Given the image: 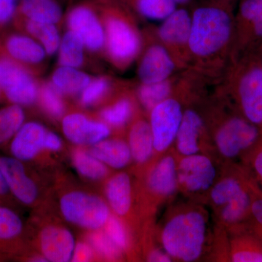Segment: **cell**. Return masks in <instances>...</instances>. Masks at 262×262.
<instances>
[{"label": "cell", "instance_id": "6da1fadb", "mask_svg": "<svg viewBox=\"0 0 262 262\" xmlns=\"http://www.w3.org/2000/svg\"><path fill=\"white\" fill-rule=\"evenodd\" d=\"M232 35L230 15L222 7L198 8L192 16L189 49L190 61L204 67L223 57Z\"/></svg>", "mask_w": 262, "mask_h": 262}, {"label": "cell", "instance_id": "7a4b0ae2", "mask_svg": "<svg viewBox=\"0 0 262 262\" xmlns=\"http://www.w3.org/2000/svg\"><path fill=\"white\" fill-rule=\"evenodd\" d=\"M104 27L105 48L115 67L123 69L139 55L141 39L126 6L120 0H93Z\"/></svg>", "mask_w": 262, "mask_h": 262}, {"label": "cell", "instance_id": "3957f363", "mask_svg": "<svg viewBox=\"0 0 262 262\" xmlns=\"http://www.w3.org/2000/svg\"><path fill=\"white\" fill-rule=\"evenodd\" d=\"M206 223L198 211L180 213L164 227L161 239L164 250L179 261H195L201 256L206 239Z\"/></svg>", "mask_w": 262, "mask_h": 262}, {"label": "cell", "instance_id": "277c9868", "mask_svg": "<svg viewBox=\"0 0 262 262\" xmlns=\"http://www.w3.org/2000/svg\"><path fill=\"white\" fill-rule=\"evenodd\" d=\"M59 209L67 222L88 231L103 229L112 213L102 198L76 189L62 194Z\"/></svg>", "mask_w": 262, "mask_h": 262}, {"label": "cell", "instance_id": "5b68a950", "mask_svg": "<svg viewBox=\"0 0 262 262\" xmlns=\"http://www.w3.org/2000/svg\"><path fill=\"white\" fill-rule=\"evenodd\" d=\"M0 89L3 98L20 106L37 102L39 86L29 68L0 51Z\"/></svg>", "mask_w": 262, "mask_h": 262}, {"label": "cell", "instance_id": "8992f818", "mask_svg": "<svg viewBox=\"0 0 262 262\" xmlns=\"http://www.w3.org/2000/svg\"><path fill=\"white\" fill-rule=\"evenodd\" d=\"M62 148L60 136L35 121L24 122L9 143L10 156L24 163L32 161L43 151L58 152Z\"/></svg>", "mask_w": 262, "mask_h": 262}, {"label": "cell", "instance_id": "52a82bcc", "mask_svg": "<svg viewBox=\"0 0 262 262\" xmlns=\"http://www.w3.org/2000/svg\"><path fill=\"white\" fill-rule=\"evenodd\" d=\"M69 30L75 34L91 52L105 48L104 27L94 2H83L73 7L67 17Z\"/></svg>", "mask_w": 262, "mask_h": 262}, {"label": "cell", "instance_id": "ba28073f", "mask_svg": "<svg viewBox=\"0 0 262 262\" xmlns=\"http://www.w3.org/2000/svg\"><path fill=\"white\" fill-rule=\"evenodd\" d=\"M192 17L186 10L176 9L164 19L158 30L160 42L168 50L177 66L190 62L189 42Z\"/></svg>", "mask_w": 262, "mask_h": 262}, {"label": "cell", "instance_id": "9c48e42d", "mask_svg": "<svg viewBox=\"0 0 262 262\" xmlns=\"http://www.w3.org/2000/svg\"><path fill=\"white\" fill-rule=\"evenodd\" d=\"M212 201L222 208L221 215L228 224L237 223L251 209V196L238 179L226 178L212 188Z\"/></svg>", "mask_w": 262, "mask_h": 262}, {"label": "cell", "instance_id": "30bf717a", "mask_svg": "<svg viewBox=\"0 0 262 262\" xmlns=\"http://www.w3.org/2000/svg\"><path fill=\"white\" fill-rule=\"evenodd\" d=\"M150 127L155 151L162 152L176 140L183 115L182 105L173 98H168L150 111Z\"/></svg>", "mask_w": 262, "mask_h": 262}, {"label": "cell", "instance_id": "8fae6325", "mask_svg": "<svg viewBox=\"0 0 262 262\" xmlns=\"http://www.w3.org/2000/svg\"><path fill=\"white\" fill-rule=\"evenodd\" d=\"M258 130L254 124L238 117L222 124L215 134V144L226 158H235L257 140Z\"/></svg>", "mask_w": 262, "mask_h": 262}, {"label": "cell", "instance_id": "7c38bea8", "mask_svg": "<svg viewBox=\"0 0 262 262\" xmlns=\"http://www.w3.org/2000/svg\"><path fill=\"white\" fill-rule=\"evenodd\" d=\"M0 170L15 201L29 207L37 204L39 187L24 162L12 156H0Z\"/></svg>", "mask_w": 262, "mask_h": 262}, {"label": "cell", "instance_id": "4fadbf2b", "mask_svg": "<svg viewBox=\"0 0 262 262\" xmlns=\"http://www.w3.org/2000/svg\"><path fill=\"white\" fill-rule=\"evenodd\" d=\"M61 127L67 140L77 146L94 145L111 134V127L105 122L80 113L64 115L61 119Z\"/></svg>", "mask_w": 262, "mask_h": 262}, {"label": "cell", "instance_id": "5bb4252c", "mask_svg": "<svg viewBox=\"0 0 262 262\" xmlns=\"http://www.w3.org/2000/svg\"><path fill=\"white\" fill-rule=\"evenodd\" d=\"M215 169L206 156L196 154L184 156L177 166L178 182L192 192H202L213 185Z\"/></svg>", "mask_w": 262, "mask_h": 262}, {"label": "cell", "instance_id": "9a60e30c", "mask_svg": "<svg viewBox=\"0 0 262 262\" xmlns=\"http://www.w3.org/2000/svg\"><path fill=\"white\" fill-rule=\"evenodd\" d=\"M38 246L41 254L51 262H67L72 260L75 247L73 234L64 226L48 224L38 234Z\"/></svg>", "mask_w": 262, "mask_h": 262}, {"label": "cell", "instance_id": "2e32d148", "mask_svg": "<svg viewBox=\"0 0 262 262\" xmlns=\"http://www.w3.org/2000/svg\"><path fill=\"white\" fill-rule=\"evenodd\" d=\"M177 67L168 50L161 43H157L144 52L138 67V76L141 83L162 82L169 79Z\"/></svg>", "mask_w": 262, "mask_h": 262}, {"label": "cell", "instance_id": "e0dca14e", "mask_svg": "<svg viewBox=\"0 0 262 262\" xmlns=\"http://www.w3.org/2000/svg\"><path fill=\"white\" fill-rule=\"evenodd\" d=\"M0 51L28 68L44 61L47 53L42 46L26 33H11L0 42Z\"/></svg>", "mask_w": 262, "mask_h": 262}, {"label": "cell", "instance_id": "ac0fdd59", "mask_svg": "<svg viewBox=\"0 0 262 262\" xmlns=\"http://www.w3.org/2000/svg\"><path fill=\"white\" fill-rule=\"evenodd\" d=\"M238 94L241 106L248 121L262 123V69L255 68L239 81Z\"/></svg>", "mask_w": 262, "mask_h": 262}, {"label": "cell", "instance_id": "d6986e66", "mask_svg": "<svg viewBox=\"0 0 262 262\" xmlns=\"http://www.w3.org/2000/svg\"><path fill=\"white\" fill-rule=\"evenodd\" d=\"M105 196L113 213L120 218L128 214L132 206V185L128 174L117 173L108 179Z\"/></svg>", "mask_w": 262, "mask_h": 262}, {"label": "cell", "instance_id": "ffe728a7", "mask_svg": "<svg viewBox=\"0 0 262 262\" xmlns=\"http://www.w3.org/2000/svg\"><path fill=\"white\" fill-rule=\"evenodd\" d=\"M63 11L57 0H20L14 18L57 24Z\"/></svg>", "mask_w": 262, "mask_h": 262}, {"label": "cell", "instance_id": "44dd1931", "mask_svg": "<svg viewBox=\"0 0 262 262\" xmlns=\"http://www.w3.org/2000/svg\"><path fill=\"white\" fill-rule=\"evenodd\" d=\"M177 166L173 157L166 156L157 163L147 179V185L156 195L167 196L175 192L178 184Z\"/></svg>", "mask_w": 262, "mask_h": 262}, {"label": "cell", "instance_id": "7402d4cb", "mask_svg": "<svg viewBox=\"0 0 262 262\" xmlns=\"http://www.w3.org/2000/svg\"><path fill=\"white\" fill-rule=\"evenodd\" d=\"M89 151L112 168H125L132 159L128 144L120 139H103L90 146Z\"/></svg>", "mask_w": 262, "mask_h": 262}, {"label": "cell", "instance_id": "603a6c76", "mask_svg": "<svg viewBox=\"0 0 262 262\" xmlns=\"http://www.w3.org/2000/svg\"><path fill=\"white\" fill-rule=\"evenodd\" d=\"M24 231L23 221L9 206L0 205V253L15 251Z\"/></svg>", "mask_w": 262, "mask_h": 262}, {"label": "cell", "instance_id": "cb8c5ba5", "mask_svg": "<svg viewBox=\"0 0 262 262\" xmlns=\"http://www.w3.org/2000/svg\"><path fill=\"white\" fill-rule=\"evenodd\" d=\"M203 127V120L198 113L192 110L184 112L176 138L179 153L188 156L198 152L200 136Z\"/></svg>", "mask_w": 262, "mask_h": 262}, {"label": "cell", "instance_id": "d4e9b609", "mask_svg": "<svg viewBox=\"0 0 262 262\" xmlns=\"http://www.w3.org/2000/svg\"><path fill=\"white\" fill-rule=\"evenodd\" d=\"M131 156L136 163H146L155 150L154 139L149 122L144 120H136L131 126L128 135Z\"/></svg>", "mask_w": 262, "mask_h": 262}, {"label": "cell", "instance_id": "484cf974", "mask_svg": "<svg viewBox=\"0 0 262 262\" xmlns=\"http://www.w3.org/2000/svg\"><path fill=\"white\" fill-rule=\"evenodd\" d=\"M13 20L20 24L24 33L34 38L42 46L47 55L52 56L58 52L61 37L56 24L20 18H14Z\"/></svg>", "mask_w": 262, "mask_h": 262}, {"label": "cell", "instance_id": "4316f807", "mask_svg": "<svg viewBox=\"0 0 262 262\" xmlns=\"http://www.w3.org/2000/svg\"><path fill=\"white\" fill-rule=\"evenodd\" d=\"M91 80V77L79 69L60 66L52 75L51 82L62 94L75 96L80 94Z\"/></svg>", "mask_w": 262, "mask_h": 262}, {"label": "cell", "instance_id": "83f0119b", "mask_svg": "<svg viewBox=\"0 0 262 262\" xmlns=\"http://www.w3.org/2000/svg\"><path fill=\"white\" fill-rule=\"evenodd\" d=\"M72 163L77 173L88 180L98 182L107 177V166L89 150L83 149V146H78L72 151Z\"/></svg>", "mask_w": 262, "mask_h": 262}, {"label": "cell", "instance_id": "f1b7e54d", "mask_svg": "<svg viewBox=\"0 0 262 262\" xmlns=\"http://www.w3.org/2000/svg\"><path fill=\"white\" fill-rule=\"evenodd\" d=\"M146 19L163 20L176 10L175 0H120Z\"/></svg>", "mask_w": 262, "mask_h": 262}, {"label": "cell", "instance_id": "f546056e", "mask_svg": "<svg viewBox=\"0 0 262 262\" xmlns=\"http://www.w3.org/2000/svg\"><path fill=\"white\" fill-rule=\"evenodd\" d=\"M85 49L80 38L68 30L61 38L58 48L59 66L80 68L83 64Z\"/></svg>", "mask_w": 262, "mask_h": 262}, {"label": "cell", "instance_id": "4dcf8cb0", "mask_svg": "<svg viewBox=\"0 0 262 262\" xmlns=\"http://www.w3.org/2000/svg\"><path fill=\"white\" fill-rule=\"evenodd\" d=\"M23 106L10 103L0 108V146L9 144L25 122Z\"/></svg>", "mask_w": 262, "mask_h": 262}, {"label": "cell", "instance_id": "1f68e13d", "mask_svg": "<svg viewBox=\"0 0 262 262\" xmlns=\"http://www.w3.org/2000/svg\"><path fill=\"white\" fill-rule=\"evenodd\" d=\"M134 113V105L128 97H121L105 106L100 111L101 121L110 127L119 128L125 126Z\"/></svg>", "mask_w": 262, "mask_h": 262}, {"label": "cell", "instance_id": "d6a6232c", "mask_svg": "<svg viewBox=\"0 0 262 262\" xmlns=\"http://www.w3.org/2000/svg\"><path fill=\"white\" fill-rule=\"evenodd\" d=\"M37 101L43 111L51 118L60 120L64 116L66 104L63 95L51 82H46L39 88Z\"/></svg>", "mask_w": 262, "mask_h": 262}, {"label": "cell", "instance_id": "836d02e7", "mask_svg": "<svg viewBox=\"0 0 262 262\" xmlns=\"http://www.w3.org/2000/svg\"><path fill=\"white\" fill-rule=\"evenodd\" d=\"M170 80L155 83H141L138 89L139 102L148 111H151L157 105L170 98L173 86Z\"/></svg>", "mask_w": 262, "mask_h": 262}, {"label": "cell", "instance_id": "e575fe53", "mask_svg": "<svg viewBox=\"0 0 262 262\" xmlns=\"http://www.w3.org/2000/svg\"><path fill=\"white\" fill-rule=\"evenodd\" d=\"M85 241L94 248L97 256L108 261H116L122 251L114 244L103 229L88 231Z\"/></svg>", "mask_w": 262, "mask_h": 262}, {"label": "cell", "instance_id": "d590c367", "mask_svg": "<svg viewBox=\"0 0 262 262\" xmlns=\"http://www.w3.org/2000/svg\"><path fill=\"white\" fill-rule=\"evenodd\" d=\"M111 82L104 77L93 79L81 92L80 102L84 107H89L102 101L110 92Z\"/></svg>", "mask_w": 262, "mask_h": 262}, {"label": "cell", "instance_id": "8d00e7d4", "mask_svg": "<svg viewBox=\"0 0 262 262\" xmlns=\"http://www.w3.org/2000/svg\"><path fill=\"white\" fill-rule=\"evenodd\" d=\"M103 229L122 252L128 249L130 244L128 233L120 217L112 213Z\"/></svg>", "mask_w": 262, "mask_h": 262}, {"label": "cell", "instance_id": "74e56055", "mask_svg": "<svg viewBox=\"0 0 262 262\" xmlns=\"http://www.w3.org/2000/svg\"><path fill=\"white\" fill-rule=\"evenodd\" d=\"M241 13L252 23L256 35L262 37V0H246L241 5Z\"/></svg>", "mask_w": 262, "mask_h": 262}, {"label": "cell", "instance_id": "f35d334b", "mask_svg": "<svg viewBox=\"0 0 262 262\" xmlns=\"http://www.w3.org/2000/svg\"><path fill=\"white\" fill-rule=\"evenodd\" d=\"M97 256L94 248L87 241H79L76 243L75 250L72 255V261L84 262L94 261Z\"/></svg>", "mask_w": 262, "mask_h": 262}, {"label": "cell", "instance_id": "ab89813d", "mask_svg": "<svg viewBox=\"0 0 262 262\" xmlns=\"http://www.w3.org/2000/svg\"><path fill=\"white\" fill-rule=\"evenodd\" d=\"M17 5L16 0H0V28L13 20Z\"/></svg>", "mask_w": 262, "mask_h": 262}, {"label": "cell", "instance_id": "60d3db41", "mask_svg": "<svg viewBox=\"0 0 262 262\" xmlns=\"http://www.w3.org/2000/svg\"><path fill=\"white\" fill-rule=\"evenodd\" d=\"M234 262H262L261 250L253 248L237 250L232 254Z\"/></svg>", "mask_w": 262, "mask_h": 262}, {"label": "cell", "instance_id": "b9f144b4", "mask_svg": "<svg viewBox=\"0 0 262 262\" xmlns=\"http://www.w3.org/2000/svg\"><path fill=\"white\" fill-rule=\"evenodd\" d=\"M13 199H14V198L10 194L9 189H8L4 177H3V174L0 170V205L10 206V203H11Z\"/></svg>", "mask_w": 262, "mask_h": 262}, {"label": "cell", "instance_id": "7bdbcfd3", "mask_svg": "<svg viewBox=\"0 0 262 262\" xmlns=\"http://www.w3.org/2000/svg\"><path fill=\"white\" fill-rule=\"evenodd\" d=\"M251 211L256 223L262 229V198H258L256 201L252 202Z\"/></svg>", "mask_w": 262, "mask_h": 262}, {"label": "cell", "instance_id": "ee69618b", "mask_svg": "<svg viewBox=\"0 0 262 262\" xmlns=\"http://www.w3.org/2000/svg\"><path fill=\"white\" fill-rule=\"evenodd\" d=\"M171 257L166 252L160 251V250H155L149 253L148 256V261H170Z\"/></svg>", "mask_w": 262, "mask_h": 262}, {"label": "cell", "instance_id": "f6af8a7d", "mask_svg": "<svg viewBox=\"0 0 262 262\" xmlns=\"http://www.w3.org/2000/svg\"><path fill=\"white\" fill-rule=\"evenodd\" d=\"M254 168L262 183V150L258 152L256 158H255Z\"/></svg>", "mask_w": 262, "mask_h": 262}, {"label": "cell", "instance_id": "bcb514c9", "mask_svg": "<svg viewBox=\"0 0 262 262\" xmlns=\"http://www.w3.org/2000/svg\"><path fill=\"white\" fill-rule=\"evenodd\" d=\"M177 4H185V3H188L189 0H175Z\"/></svg>", "mask_w": 262, "mask_h": 262}, {"label": "cell", "instance_id": "7dc6e473", "mask_svg": "<svg viewBox=\"0 0 262 262\" xmlns=\"http://www.w3.org/2000/svg\"><path fill=\"white\" fill-rule=\"evenodd\" d=\"M4 99V98H3V92H2V90L0 89V101H2V100Z\"/></svg>", "mask_w": 262, "mask_h": 262}]
</instances>
